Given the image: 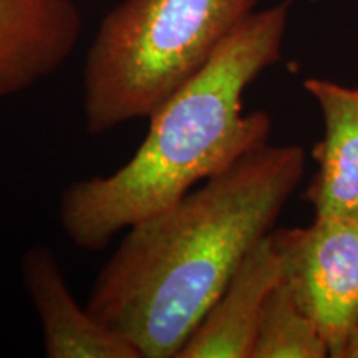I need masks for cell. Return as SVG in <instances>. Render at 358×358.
<instances>
[{
    "instance_id": "7",
    "label": "cell",
    "mask_w": 358,
    "mask_h": 358,
    "mask_svg": "<svg viewBox=\"0 0 358 358\" xmlns=\"http://www.w3.org/2000/svg\"><path fill=\"white\" fill-rule=\"evenodd\" d=\"M282 275L272 231L241 262L176 358H250L264 306Z\"/></svg>"
},
{
    "instance_id": "1",
    "label": "cell",
    "mask_w": 358,
    "mask_h": 358,
    "mask_svg": "<svg viewBox=\"0 0 358 358\" xmlns=\"http://www.w3.org/2000/svg\"><path fill=\"white\" fill-rule=\"evenodd\" d=\"M306 151L266 145L133 224L100 268L87 308L141 358H176L245 256L301 186Z\"/></svg>"
},
{
    "instance_id": "4",
    "label": "cell",
    "mask_w": 358,
    "mask_h": 358,
    "mask_svg": "<svg viewBox=\"0 0 358 358\" xmlns=\"http://www.w3.org/2000/svg\"><path fill=\"white\" fill-rule=\"evenodd\" d=\"M284 280L319 325L330 357L343 358L358 324V213L274 229Z\"/></svg>"
},
{
    "instance_id": "3",
    "label": "cell",
    "mask_w": 358,
    "mask_h": 358,
    "mask_svg": "<svg viewBox=\"0 0 358 358\" xmlns=\"http://www.w3.org/2000/svg\"><path fill=\"white\" fill-rule=\"evenodd\" d=\"M259 0H123L103 17L83 64L90 134L150 118L208 64Z\"/></svg>"
},
{
    "instance_id": "9",
    "label": "cell",
    "mask_w": 358,
    "mask_h": 358,
    "mask_svg": "<svg viewBox=\"0 0 358 358\" xmlns=\"http://www.w3.org/2000/svg\"><path fill=\"white\" fill-rule=\"evenodd\" d=\"M329 345L319 325L284 280L268 295L250 358H325Z\"/></svg>"
},
{
    "instance_id": "6",
    "label": "cell",
    "mask_w": 358,
    "mask_h": 358,
    "mask_svg": "<svg viewBox=\"0 0 358 358\" xmlns=\"http://www.w3.org/2000/svg\"><path fill=\"white\" fill-rule=\"evenodd\" d=\"M22 282L42 327L48 358H141L122 335L98 322L73 297L55 252L29 248L20 262Z\"/></svg>"
},
{
    "instance_id": "2",
    "label": "cell",
    "mask_w": 358,
    "mask_h": 358,
    "mask_svg": "<svg viewBox=\"0 0 358 358\" xmlns=\"http://www.w3.org/2000/svg\"><path fill=\"white\" fill-rule=\"evenodd\" d=\"M289 8L280 2L250 13L208 64L153 111L145 141L122 168L65 187L58 222L75 248L106 249L116 234L268 143L271 116L244 113L243 98L280 60Z\"/></svg>"
},
{
    "instance_id": "5",
    "label": "cell",
    "mask_w": 358,
    "mask_h": 358,
    "mask_svg": "<svg viewBox=\"0 0 358 358\" xmlns=\"http://www.w3.org/2000/svg\"><path fill=\"white\" fill-rule=\"evenodd\" d=\"M80 37L77 0H0V101L52 77Z\"/></svg>"
},
{
    "instance_id": "10",
    "label": "cell",
    "mask_w": 358,
    "mask_h": 358,
    "mask_svg": "<svg viewBox=\"0 0 358 358\" xmlns=\"http://www.w3.org/2000/svg\"><path fill=\"white\" fill-rule=\"evenodd\" d=\"M343 358H358V324L350 335V340H348L345 353H343Z\"/></svg>"
},
{
    "instance_id": "8",
    "label": "cell",
    "mask_w": 358,
    "mask_h": 358,
    "mask_svg": "<svg viewBox=\"0 0 358 358\" xmlns=\"http://www.w3.org/2000/svg\"><path fill=\"white\" fill-rule=\"evenodd\" d=\"M303 88L325 127L313 146L317 171L306 189L313 217L358 213V88L325 78H307Z\"/></svg>"
}]
</instances>
